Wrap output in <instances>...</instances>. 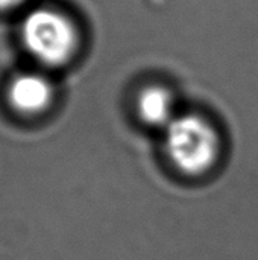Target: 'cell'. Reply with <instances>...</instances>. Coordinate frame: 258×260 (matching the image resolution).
I'll use <instances>...</instances> for the list:
<instances>
[{"label":"cell","mask_w":258,"mask_h":260,"mask_svg":"<svg viewBox=\"0 0 258 260\" xmlns=\"http://www.w3.org/2000/svg\"><path fill=\"white\" fill-rule=\"evenodd\" d=\"M23 0H0V11H9L18 6Z\"/></svg>","instance_id":"obj_5"},{"label":"cell","mask_w":258,"mask_h":260,"mask_svg":"<svg viewBox=\"0 0 258 260\" xmlns=\"http://www.w3.org/2000/svg\"><path fill=\"white\" fill-rule=\"evenodd\" d=\"M50 82L38 73L17 75L8 90L11 105L21 113H40L52 101Z\"/></svg>","instance_id":"obj_3"},{"label":"cell","mask_w":258,"mask_h":260,"mask_svg":"<svg viewBox=\"0 0 258 260\" xmlns=\"http://www.w3.org/2000/svg\"><path fill=\"white\" fill-rule=\"evenodd\" d=\"M137 113L143 123L155 128H167L176 117L173 94L161 85L146 87L137 98Z\"/></svg>","instance_id":"obj_4"},{"label":"cell","mask_w":258,"mask_h":260,"mask_svg":"<svg viewBox=\"0 0 258 260\" xmlns=\"http://www.w3.org/2000/svg\"><path fill=\"white\" fill-rule=\"evenodd\" d=\"M166 154L187 177H204L219 163L222 140L210 120L198 114L176 116L166 128Z\"/></svg>","instance_id":"obj_1"},{"label":"cell","mask_w":258,"mask_h":260,"mask_svg":"<svg viewBox=\"0 0 258 260\" xmlns=\"http://www.w3.org/2000/svg\"><path fill=\"white\" fill-rule=\"evenodd\" d=\"M21 40L35 59L53 67L70 61L79 43L71 20L50 8H38L26 15L21 23Z\"/></svg>","instance_id":"obj_2"}]
</instances>
